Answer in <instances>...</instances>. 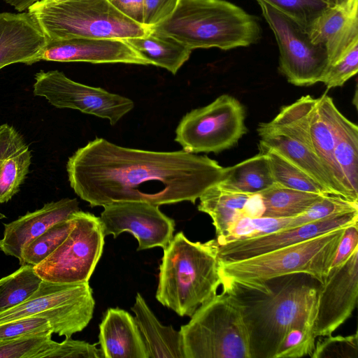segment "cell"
<instances>
[{
	"label": "cell",
	"instance_id": "cell-38",
	"mask_svg": "<svg viewBox=\"0 0 358 358\" xmlns=\"http://www.w3.org/2000/svg\"><path fill=\"white\" fill-rule=\"evenodd\" d=\"M315 343L312 358H358V334L322 336Z\"/></svg>",
	"mask_w": 358,
	"mask_h": 358
},
{
	"label": "cell",
	"instance_id": "cell-32",
	"mask_svg": "<svg viewBox=\"0 0 358 358\" xmlns=\"http://www.w3.org/2000/svg\"><path fill=\"white\" fill-rule=\"evenodd\" d=\"M74 225L73 213L29 241L24 246L20 265L36 266L46 259L66 239Z\"/></svg>",
	"mask_w": 358,
	"mask_h": 358
},
{
	"label": "cell",
	"instance_id": "cell-46",
	"mask_svg": "<svg viewBox=\"0 0 358 358\" xmlns=\"http://www.w3.org/2000/svg\"><path fill=\"white\" fill-rule=\"evenodd\" d=\"M325 1H327L328 3H329L331 6L336 4V0H325Z\"/></svg>",
	"mask_w": 358,
	"mask_h": 358
},
{
	"label": "cell",
	"instance_id": "cell-28",
	"mask_svg": "<svg viewBox=\"0 0 358 358\" xmlns=\"http://www.w3.org/2000/svg\"><path fill=\"white\" fill-rule=\"evenodd\" d=\"M334 156L352 194L358 198V127L338 109L335 117Z\"/></svg>",
	"mask_w": 358,
	"mask_h": 358
},
{
	"label": "cell",
	"instance_id": "cell-39",
	"mask_svg": "<svg viewBox=\"0 0 358 358\" xmlns=\"http://www.w3.org/2000/svg\"><path fill=\"white\" fill-rule=\"evenodd\" d=\"M358 71V43L329 65L321 80L327 89L342 87Z\"/></svg>",
	"mask_w": 358,
	"mask_h": 358
},
{
	"label": "cell",
	"instance_id": "cell-25",
	"mask_svg": "<svg viewBox=\"0 0 358 358\" xmlns=\"http://www.w3.org/2000/svg\"><path fill=\"white\" fill-rule=\"evenodd\" d=\"M258 135L261 138L259 143L284 156L320 184L329 194L343 197L322 162L305 146L280 134L260 133Z\"/></svg>",
	"mask_w": 358,
	"mask_h": 358
},
{
	"label": "cell",
	"instance_id": "cell-23",
	"mask_svg": "<svg viewBox=\"0 0 358 358\" xmlns=\"http://www.w3.org/2000/svg\"><path fill=\"white\" fill-rule=\"evenodd\" d=\"M31 162V152L24 137L13 126L0 124V203L18 193Z\"/></svg>",
	"mask_w": 358,
	"mask_h": 358
},
{
	"label": "cell",
	"instance_id": "cell-43",
	"mask_svg": "<svg viewBox=\"0 0 358 358\" xmlns=\"http://www.w3.org/2000/svg\"><path fill=\"white\" fill-rule=\"evenodd\" d=\"M357 248L358 222H355L345 227L330 268L343 264Z\"/></svg>",
	"mask_w": 358,
	"mask_h": 358
},
{
	"label": "cell",
	"instance_id": "cell-45",
	"mask_svg": "<svg viewBox=\"0 0 358 358\" xmlns=\"http://www.w3.org/2000/svg\"><path fill=\"white\" fill-rule=\"evenodd\" d=\"M5 2L11 6L18 12H23L38 0H4Z\"/></svg>",
	"mask_w": 358,
	"mask_h": 358
},
{
	"label": "cell",
	"instance_id": "cell-34",
	"mask_svg": "<svg viewBox=\"0 0 358 358\" xmlns=\"http://www.w3.org/2000/svg\"><path fill=\"white\" fill-rule=\"evenodd\" d=\"M292 217L275 218L269 217H243L235 223L227 234L215 238L218 244L231 241L255 238L286 229Z\"/></svg>",
	"mask_w": 358,
	"mask_h": 358
},
{
	"label": "cell",
	"instance_id": "cell-47",
	"mask_svg": "<svg viewBox=\"0 0 358 358\" xmlns=\"http://www.w3.org/2000/svg\"><path fill=\"white\" fill-rule=\"evenodd\" d=\"M43 1H64V0H38Z\"/></svg>",
	"mask_w": 358,
	"mask_h": 358
},
{
	"label": "cell",
	"instance_id": "cell-13",
	"mask_svg": "<svg viewBox=\"0 0 358 358\" xmlns=\"http://www.w3.org/2000/svg\"><path fill=\"white\" fill-rule=\"evenodd\" d=\"M103 207L99 217L104 236L114 238L124 231L138 241L137 250L166 248L173 237L175 221L159 206L144 201H124Z\"/></svg>",
	"mask_w": 358,
	"mask_h": 358
},
{
	"label": "cell",
	"instance_id": "cell-4",
	"mask_svg": "<svg viewBox=\"0 0 358 358\" xmlns=\"http://www.w3.org/2000/svg\"><path fill=\"white\" fill-rule=\"evenodd\" d=\"M221 284L220 263L209 242H192L182 231L173 236L164 248L157 300L180 316L191 317Z\"/></svg>",
	"mask_w": 358,
	"mask_h": 358
},
{
	"label": "cell",
	"instance_id": "cell-3",
	"mask_svg": "<svg viewBox=\"0 0 358 358\" xmlns=\"http://www.w3.org/2000/svg\"><path fill=\"white\" fill-rule=\"evenodd\" d=\"M150 28L192 50L248 47L262 36L257 18L225 0H180L171 15Z\"/></svg>",
	"mask_w": 358,
	"mask_h": 358
},
{
	"label": "cell",
	"instance_id": "cell-14",
	"mask_svg": "<svg viewBox=\"0 0 358 358\" xmlns=\"http://www.w3.org/2000/svg\"><path fill=\"white\" fill-rule=\"evenodd\" d=\"M358 297V248L341 265L329 269L320 284L313 331L317 338L331 335L355 308Z\"/></svg>",
	"mask_w": 358,
	"mask_h": 358
},
{
	"label": "cell",
	"instance_id": "cell-10",
	"mask_svg": "<svg viewBox=\"0 0 358 358\" xmlns=\"http://www.w3.org/2000/svg\"><path fill=\"white\" fill-rule=\"evenodd\" d=\"M73 215L74 225L66 239L34 266L42 280L60 284L88 282L102 255L105 236L99 217L80 210Z\"/></svg>",
	"mask_w": 358,
	"mask_h": 358
},
{
	"label": "cell",
	"instance_id": "cell-20",
	"mask_svg": "<svg viewBox=\"0 0 358 358\" xmlns=\"http://www.w3.org/2000/svg\"><path fill=\"white\" fill-rule=\"evenodd\" d=\"M79 210L76 199L64 198L46 203L40 209L27 212L10 223L3 224L0 250L6 255L20 261L22 250L27 243Z\"/></svg>",
	"mask_w": 358,
	"mask_h": 358
},
{
	"label": "cell",
	"instance_id": "cell-19",
	"mask_svg": "<svg viewBox=\"0 0 358 358\" xmlns=\"http://www.w3.org/2000/svg\"><path fill=\"white\" fill-rule=\"evenodd\" d=\"M308 34L313 43L325 48L328 66L332 64L358 43V0L329 6L313 21Z\"/></svg>",
	"mask_w": 358,
	"mask_h": 358
},
{
	"label": "cell",
	"instance_id": "cell-24",
	"mask_svg": "<svg viewBox=\"0 0 358 358\" xmlns=\"http://www.w3.org/2000/svg\"><path fill=\"white\" fill-rule=\"evenodd\" d=\"M131 310L148 358H185L180 331L162 325L140 293L136 296Z\"/></svg>",
	"mask_w": 358,
	"mask_h": 358
},
{
	"label": "cell",
	"instance_id": "cell-30",
	"mask_svg": "<svg viewBox=\"0 0 358 358\" xmlns=\"http://www.w3.org/2000/svg\"><path fill=\"white\" fill-rule=\"evenodd\" d=\"M259 152L266 155L275 183L285 187L321 194H329L320 184L284 156L259 143Z\"/></svg>",
	"mask_w": 358,
	"mask_h": 358
},
{
	"label": "cell",
	"instance_id": "cell-9",
	"mask_svg": "<svg viewBox=\"0 0 358 358\" xmlns=\"http://www.w3.org/2000/svg\"><path fill=\"white\" fill-rule=\"evenodd\" d=\"M94 306L88 282L60 284L43 280L27 301L0 313V324L43 315L48 318L53 333L70 337L87 326L93 317Z\"/></svg>",
	"mask_w": 358,
	"mask_h": 358
},
{
	"label": "cell",
	"instance_id": "cell-11",
	"mask_svg": "<svg viewBox=\"0 0 358 358\" xmlns=\"http://www.w3.org/2000/svg\"><path fill=\"white\" fill-rule=\"evenodd\" d=\"M257 1L278 44L279 72L295 86L321 83L328 67L325 48L313 43L308 32L290 17L261 0Z\"/></svg>",
	"mask_w": 358,
	"mask_h": 358
},
{
	"label": "cell",
	"instance_id": "cell-7",
	"mask_svg": "<svg viewBox=\"0 0 358 358\" xmlns=\"http://www.w3.org/2000/svg\"><path fill=\"white\" fill-rule=\"evenodd\" d=\"M180 331L185 358H250L241 311L222 291L200 306Z\"/></svg>",
	"mask_w": 358,
	"mask_h": 358
},
{
	"label": "cell",
	"instance_id": "cell-40",
	"mask_svg": "<svg viewBox=\"0 0 358 358\" xmlns=\"http://www.w3.org/2000/svg\"><path fill=\"white\" fill-rule=\"evenodd\" d=\"M52 332L48 318L35 315L0 324V339H12ZM53 333V332H52Z\"/></svg>",
	"mask_w": 358,
	"mask_h": 358
},
{
	"label": "cell",
	"instance_id": "cell-8",
	"mask_svg": "<svg viewBox=\"0 0 358 358\" xmlns=\"http://www.w3.org/2000/svg\"><path fill=\"white\" fill-rule=\"evenodd\" d=\"M243 104L222 94L209 104L193 109L180 121L175 141L191 153L218 154L237 144L248 131Z\"/></svg>",
	"mask_w": 358,
	"mask_h": 358
},
{
	"label": "cell",
	"instance_id": "cell-44",
	"mask_svg": "<svg viewBox=\"0 0 358 358\" xmlns=\"http://www.w3.org/2000/svg\"><path fill=\"white\" fill-rule=\"evenodd\" d=\"M108 1L124 15L144 25L145 0H108Z\"/></svg>",
	"mask_w": 358,
	"mask_h": 358
},
{
	"label": "cell",
	"instance_id": "cell-21",
	"mask_svg": "<svg viewBox=\"0 0 358 358\" xmlns=\"http://www.w3.org/2000/svg\"><path fill=\"white\" fill-rule=\"evenodd\" d=\"M198 210L213 220L216 238L224 237L230 228L243 217H262L264 207L259 193L247 194L227 190L217 183L200 196Z\"/></svg>",
	"mask_w": 358,
	"mask_h": 358
},
{
	"label": "cell",
	"instance_id": "cell-2",
	"mask_svg": "<svg viewBox=\"0 0 358 358\" xmlns=\"http://www.w3.org/2000/svg\"><path fill=\"white\" fill-rule=\"evenodd\" d=\"M320 284L305 273L252 283L222 282V291L241 311L250 358H273L288 330L314 326Z\"/></svg>",
	"mask_w": 358,
	"mask_h": 358
},
{
	"label": "cell",
	"instance_id": "cell-1",
	"mask_svg": "<svg viewBox=\"0 0 358 358\" xmlns=\"http://www.w3.org/2000/svg\"><path fill=\"white\" fill-rule=\"evenodd\" d=\"M66 171L71 188L92 207L124 201L159 206L195 203L222 179L224 168L206 155L183 150L134 149L96 138L69 158Z\"/></svg>",
	"mask_w": 358,
	"mask_h": 358
},
{
	"label": "cell",
	"instance_id": "cell-49",
	"mask_svg": "<svg viewBox=\"0 0 358 358\" xmlns=\"http://www.w3.org/2000/svg\"><path fill=\"white\" fill-rule=\"evenodd\" d=\"M344 0H336V3H340Z\"/></svg>",
	"mask_w": 358,
	"mask_h": 358
},
{
	"label": "cell",
	"instance_id": "cell-36",
	"mask_svg": "<svg viewBox=\"0 0 358 358\" xmlns=\"http://www.w3.org/2000/svg\"><path fill=\"white\" fill-rule=\"evenodd\" d=\"M261 1L290 17L307 32L313 21L326 8L331 6L325 0Z\"/></svg>",
	"mask_w": 358,
	"mask_h": 358
},
{
	"label": "cell",
	"instance_id": "cell-17",
	"mask_svg": "<svg viewBox=\"0 0 358 358\" xmlns=\"http://www.w3.org/2000/svg\"><path fill=\"white\" fill-rule=\"evenodd\" d=\"M337 110L333 99L327 94L317 98L312 113L305 122L298 143L307 148L322 162L343 198L358 202V198L352 194L334 156Z\"/></svg>",
	"mask_w": 358,
	"mask_h": 358
},
{
	"label": "cell",
	"instance_id": "cell-22",
	"mask_svg": "<svg viewBox=\"0 0 358 358\" xmlns=\"http://www.w3.org/2000/svg\"><path fill=\"white\" fill-rule=\"evenodd\" d=\"M98 343L103 358H148L134 317L119 308L106 311Z\"/></svg>",
	"mask_w": 358,
	"mask_h": 358
},
{
	"label": "cell",
	"instance_id": "cell-26",
	"mask_svg": "<svg viewBox=\"0 0 358 358\" xmlns=\"http://www.w3.org/2000/svg\"><path fill=\"white\" fill-rule=\"evenodd\" d=\"M126 41L150 65L164 68L174 75L189 59L192 51L178 40L152 29L145 36Z\"/></svg>",
	"mask_w": 358,
	"mask_h": 358
},
{
	"label": "cell",
	"instance_id": "cell-29",
	"mask_svg": "<svg viewBox=\"0 0 358 358\" xmlns=\"http://www.w3.org/2000/svg\"><path fill=\"white\" fill-rule=\"evenodd\" d=\"M259 194L264 207L263 216L275 218L297 216L327 195L296 190L277 183Z\"/></svg>",
	"mask_w": 358,
	"mask_h": 358
},
{
	"label": "cell",
	"instance_id": "cell-31",
	"mask_svg": "<svg viewBox=\"0 0 358 358\" xmlns=\"http://www.w3.org/2000/svg\"><path fill=\"white\" fill-rule=\"evenodd\" d=\"M43 280L34 266L23 264L13 273L0 279V313L30 298Z\"/></svg>",
	"mask_w": 358,
	"mask_h": 358
},
{
	"label": "cell",
	"instance_id": "cell-27",
	"mask_svg": "<svg viewBox=\"0 0 358 358\" xmlns=\"http://www.w3.org/2000/svg\"><path fill=\"white\" fill-rule=\"evenodd\" d=\"M275 183L266 155L259 152L238 164L224 168L222 179L217 185L229 191L257 194Z\"/></svg>",
	"mask_w": 358,
	"mask_h": 358
},
{
	"label": "cell",
	"instance_id": "cell-48",
	"mask_svg": "<svg viewBox=\"0 0 358 358\" xmlns=\"http://www.w3.org/2000/svg\"><path fill=\"white\" fill-rule=\"evenodd\" d=\"M6 216L3 213H0V220L5 218Z\"/></svg>",
	"mask_w": 358,
	"mask_h": 358
},
{
	"label": "cell",
	"instance_id": "cell-35",
	"mask_svg": "<svg viewBox=\"0 0 358 358\" xmlns=\"http://www.w3.org/2000/svg\"><path fill=\"white\" fill-rule=\"evenodd\" d=\"M52 332L12 339H0V358H42L55 341Z\"/></svg>",
	"mask_w": 358,
	"mask_h": 358
},
{
	"label": "cell",
	"instance_id": "cell-16",
	"mask_svg": "<svg viewBox=\"0 0 358 358\" xmlns=\"http://www.w3.org/2000/svg\"><path fill=\"white\" fill-rule=\"evenodd\" d=\"M41 61L150 65L126 40L117 38L48 39L35 63Z\"/></svg>",
	"mask_w": 358,
	"mask_h": 358
},
{
	"label": "cell",
	"instance_id": "cell-15",
	"mask_svg": "<svg viewBox=\"0 0 358 358\" xmlns=\"http://www.w3.org/2000/svg\"><path fill=\"white\" fill-rule=\"evenodd\" d=\"M358 222V211L347 213L263 236L218 244L208 241L220 263L243 260Z\"/></svg>",
	"mask_w": 358,
	"mask_h": 358
},
{
	"label": "cell",
	"instance_id": "cell-37",
	"mask_svg": "<svg viewBox=\"0 0 358 358\" xmlns=\"http://www.w3.org/2000/svg\"><path fill=\"white\" fill-rule=\"evenodd\" d=\"M313 327L296 326L287 331L273 358L311 356L315 347Z\"/></svg>",
	"mask_w": 358,
	"mask_h": 358
},
{
	"label": "cell",
	"instance_id": "cell-5",
	"mask_svg": "<svg viewBox=\"0 0 358 358\" xmlns=\"http://www.w3.org/2000/svg\"><path fill=\"white\" fill-rule=\"evenodd\" d=\"M48 39L143 37L151 31L117 10L108 0L38 1L28 10Z\"/></svg>",
	"mask_w": 358,
	"mask_h": 358
},
{
	"label": "cell",
	"instance_id": "cell-42",
	"mask_svg": "<svg viewBox=\"0 0 358 358\" xmlns=\"http://www.w3.org/2000/svg\"><path fill=\"white\" fill-rule=\"evenodd\" d=\"M180 0H145L144 25L153 27L172 14Z\"/></svg>",
	"mask_w": 358,
	"mask_h": 358
},
{
	"label": "cell",
	"instance_id": "cell-12",
	"mask_svg": "<svg viewBox=\"0 0 358 358\" xmlns=\"http://www.w3.org/2000/svg\"><path fill=\"white\" fill-rule=\"evenodd\" d=\"M34 79L35 96L44 97L58 108L78 110L107 119L112 126L134 107V101L127 97L78 83L58 70L40 71Z\"/></svg>",
	"mask_w": 358,
	"mask_h": 358
},
{
	"label": "cell",
	"instance_id": "cell-18",
	"mask_svg": "<svg viewBox=\"0 0 358 358\" xmlns=\"http://www.w3.org/2000/svg\"><path fill=\"white\" fill-rule=\"evenodd\" d=\"M47 41L37 19L29 10L0 13V69L16 63H35Z\"/></svg>",
	"mask_w": 358,
	"mask_h": 358
},
{
	"label": "cell",
	"instance_id": "cell-41",
	"mask_svg": "<svg viewBox=\"0 0 358 358\" xmlns=\"http://www.w3.org/2000/svg\"><path fill=\"white\" fill-rule=\"evenodd\" d=\"M99 343L91 344L86 341L74 340L70 337L61 343L55 342L51 349L42 358H103Z\"/></svg>",
	"mask_w": 358,
	"mask_h": 358
},
{
	"label": "cell",
	"instance_id": "cell-6",
	"mask_svg": "<svg viewBox=\"0 0 358 358\" xmlns=\"http://www.w3.org/2000/svg\"><path fill=\"white\" fill-rule=\"evenodd\" d=\"M345 227L248 259L219 262L222 282L252 283L277 276L305 273L322 283Z\"/></svg>",
	"mask_w": 358,
	"mask_h": 358
},
{
	"label": "cell",
	"instance_id": "cell-33",
	"mask_svg": "<svg viewBox=\"0 0 358 358\" xmlns=\"http://www.w3.org/2000/svg\"><path fill=\"white\" fill-rule=\"evenodd\" d=\"M355 211H358V202L350 201L339 195L327 194L301 214L292 217L286 229Z\"/></svg>",
	"mask_w": 358,
	"mask_h": 358
}]
</instances>
